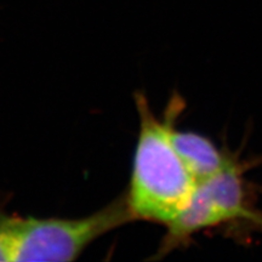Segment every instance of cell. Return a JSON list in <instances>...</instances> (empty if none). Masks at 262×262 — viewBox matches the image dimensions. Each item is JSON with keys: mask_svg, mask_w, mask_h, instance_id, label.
<instances>
[{"mask_svg": "<svg viewBox=\"0 0 262 262\" xmlns=\"http://www.w3.org/2000/svg\"><path fill=\"white\" fill-rule=\"evenodd\" d=\"M140 126L129 186L124 193L131 220L169 225L188 202L196 182L173 148L170 131L185 111L181 95L170 97L162 117L143 93L135 94Z\"/></svg>", "mask_w": 262, "mask_h": 262, "instance_id": "1", "label": "cell"}, {"mask_svg": "<svg viewBox=\"0 0 262 262\" xmlns=\"http://www.w3.org/2000/svg\"><path fill=\"white\" fill-rule=\"evenodd\" d=\"M254 162L235 156L220 172L196 182L188 202L166 231L152 260H160L173 250L187 248L194 235L217 229L241 241L262 232V210L256 204L257 194L245 172Z\"/></svg>", "mask_w": 262, "mask_h": 262, "instance_id": "2", "label": "cell"}, {"mask_svg": "<svg viewBox=\"0 0 262 262\" xmlns=\"http://www.w3.org/2000/svg\"><path fill=\"white\" fill-rule=\"evenodd\" d=\"M130 222L133 220L124 193L83 217L38 219L11 215V262L75 261L97 239Z\"/></svg>", "mask_w": 262, "mask_h": 262, "instance_id": "3", "label": "cell"}, {"mask_svg": "<svg viewBox=\"0 0 262 262\" xmlns=\"http://www.w3.org/2000/svg\"><path fill=\"white\" fill-rule=\"evenodd\" d=\"M170 139L195 182L216 175L235 158L227 148L217 147L209 137L194 131L179 130L176 124L170 131Z\"/></svg>", "mask_w": 262, "mask_h": 262, "instance_id": "4", "label": "cell"}, {"mask_svg": "<svg viewBox=\"0 0 262 262\" xmlns=\"http://www.w3.org/2000/svg\"><path fill=\"white\" fill-rule=\"evenodd\" d=\"M10 220H11V215L0 211V262L11 261Z\"/></svg>", "mask_w": 262, "mask_h": 262, "instance_id": "5", "label": "cell"}]
</instances>
